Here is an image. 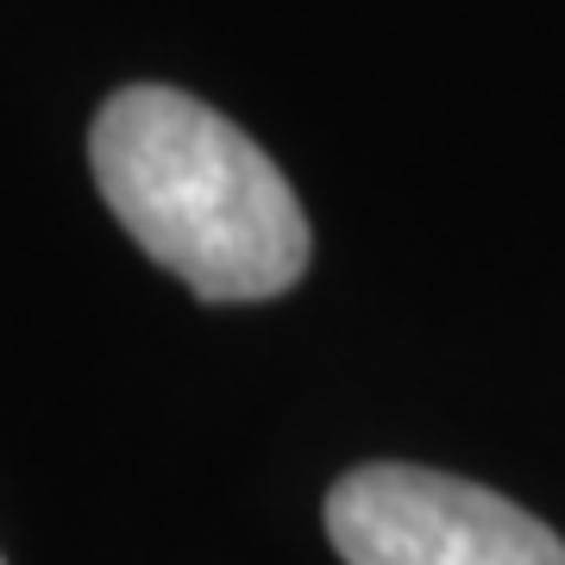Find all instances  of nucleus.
<instances>
[{"instance_id":"f257e3e1","label":"nucleus","mask_w":565,"mask_h":565,"mask_svg":"<svg viewBox=\"0 0 565 565\" xmlns=\"http://www.w3.org/2000/svg\"><path fill=\"white\" fill-rule=\"evenodd\" d=\"M88 158L114 221L207 302H264L308 270V221L282 170L182 88H120Z\"/></svg>"},{"instance_id":"f03ea898","label":"nucleus","mask_w":565,"mask_h":565,"mask_svg":"<svg viewBox=\"0 0 565 565\" xmlns=\"http://www.w3.org/2000/svg\"><path fill=\"white\" fill-rule=\"evenodd\" d=\"M345 565H565V541L509 497L422 465H364L327 497Z\"/></svg>"}]
</instances>
